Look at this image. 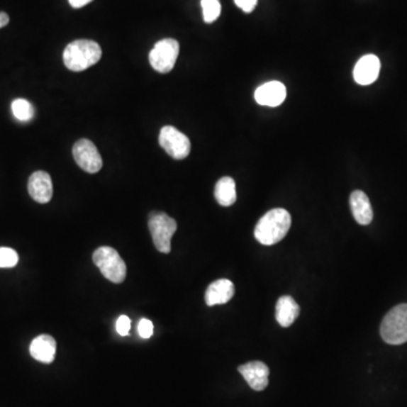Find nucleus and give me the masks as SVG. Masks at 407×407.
I'll return each mask as SVG.
<instances>
[{
  "label": "nucleus",
  "instance_id": "f257e3e1",
  "mask_svg": "<svg viewBox=\"0 0 407 407\" xmlns=\"http://www.w3.org/2000/svg\"><path fill=\"white\" fill-rule=\"evenodd\" d=\"M290 213L284 208H274L266 213L255 229V238L258 242L264 245H277L284 239L287 232L290 231Z\"/></svg>",
  "mask_w": 407,
  "mask_h": 407
},
{
  "label": "nucleus",
  "instance_id": "f03ea898",
  "mask_svg": "<svg viewBox=\"0 0 407 407\" xmlns=\"http://www.w3.org/2000/svg\"><path fill=\"white\" fill-rule=\"evenodd\" d=\"M102 57L100 45L92 40L70 42L64 51L65 66L72 72H83L99 62Z\"/></svg>",
  "mask_w": 407,
  "mask_h": 407
},
{
  "label": "nucleus",
  "instance_id": "7ed1b4c3",
  "mask_svg": "<svg viewBox=\"0 0 407 407\" xmlns=\"http://www.w3.org/2000/svg\"><path fill=\"white\" fill-rule=\"evenodd\" d=\"M380 335L386 343L401 345L407 342V304H399L385 316Z\"/></svg>",
  "mask_w": 407,
  "mask_h": 407
},
{
  "label": "nucleus",
  "instance_id": "20e7f679",
  "mask_svg": "<svg viewBox=\"0 0 407 407\" xmlns=\"http://www.w3.org/2000/svg\"><path fill=\"white\" fill-rule=\"evenodd\" d=\"M93 262L110 282L123 283L127 275V266L121 255L111 247H100L93 254Z\"/></svg>",
  "mask_w": 407,
  "mask_h": 407
},
{
  "label": "nucleus",
  "instance_id": "39448f33",
  "mask_svg": "<svg viewBox=\"0 0 407 407\" xmlns=\"http://www.w3.org/2000/svg\"><path fill=\"white\" fill-rule=\"evenodd\" d=\"M148 229L155 248L162 254H169L171 251V239L178 229L176 220L165 213L154 212L148 218Z\"/></svg>",
  "mask_w": 407,
  "mask_h": 407
},
{
  "label": "nucleus",
  "instance_id": "423d86ee",
  "mask_svg": "<svg viewBox=\"0 0 407 407\" xmlns=\"http://www.w3.org/2000/svg\"><path fill=\"white\" fill-rule=\"evenodd\" d=\"M179 43L174 39H163L150 52V64L159 73L167 74L174 67L179 56Z\"/></svg>",
  "mask_w": 407,
  "mask_h": 407
},
{
  "label": "nucleus",
  "instance_id": "0eeeda50",
  "mask_svg": "<svg viewBox=\"0 0 407 407\" xmlns=\"http://www.w3.org/2000/svg\"><path fill=\"white\" fill-rule=\"evenodd\" d=\"M161 147L174 160H184L191 150L189 138L173 126H165L160 131Z\"/></svg>",
  "mask_w": 407,
  "mask_h": 407
},
{
  "label": "nucleus",
  "instance_id": "6e6552de",
  "mask_svg": "<svg viewBox=\"0 0 407 407\" xmlns=\"http://www.w3.org/2000/svg\"><path fill=\"white\" fill-rule=\"evenodd\" d=\"M76 163L87 173H96L102 169V157L91 140H81L73 147Z\"/></svg>",
  "mask_w": 407,
  "mask_h": 407
},
{
  "label": "nucleus",
  "instance_id": "1a4fd4ad",
  "mask_svg": "<svg viewBox=\"0 0 407 407\" xmlns=\"http://www.w3.org/2000/svg\"><path fill=\"white\" fill-rule=\"evenodd\" d=\"M28 189L33 201L40 203H49L53 194L50 174L45 171L34 172L28 179Z\"/></svg>",
  "mask_w": 407,
  "mask_h": 407
},
{
  "label": "nucleus",
  "instance_id": "9d476101",
  "mask_svg": "<svg viewBox=\"0 0 407 407\" xmlns=\"http://www.w3.org/2000/svg\"><path fill=\"white\" fill-rule=\"evenodd\" d=\"M238 370L254 391H262L267 387L269 369L265 363L252 361L239 367Z\"/></svg>",
  "mask_w": 407,
  "mask_h": 407
},
{
  "label": "nucleus",
  "instance_id": "9b49d317",
  "mask_svg": "<svg viewBox=\"0 0 407 407\" xmlns=\"http://www.w3.org/2000/svg\"><path fill=\"white\" fill-rule=\"evenodd\" d=\"M286 98V87L281 82L272 81L258 87L255 92V100L260 106H281Z\"/></svg>",
  "mask_w": 407,
  "mask_h": 407
},
{
  "label": "nucleus",
  "instance_id": "f8f14e48",
  "mask_svg": "<svg viewBox=\"0 0 407 407\" xmlns=\"http://www.w3.org/2000/svg\"><path fill=\"white\" fill-rule=\"evenodd\" d=\"M380 60L374 55H367L355 65L353 70L355 81L360 85H370L378 79L380 73Z\"/></svg>",
  "mask_w": 407,
  "mask_h": 407
},
{
  "label": "nucleus",
  "instance_id": "ddd939ff",
  "mask_svg": "<svg viewBox=\"0 0 407 407\" xmlns=\"http://www.w3.org/2000/svg\"><path fill=\"white\" fill-rule=\"evenodd\" d=\"M235 284L230 279H222L215 281L207 287L205 293V301L207 306L225 304L235 296Z\"/></svg>",
  "mask_w": 407,
  "mask_h": 407
},
{
  "label": "nucleus",
  "instance_id": "4468645a",
  "mask_svg": "<svg viewBox=\"0 0 407 407\" xmlns=\"http://www.w3.org/2000/svg\"><path fill=\"white\" fill-rule=\"evenodd\" d=\"M57 343L50 335H40L32 340L30 353L32 357L42 363L53 362L56 357Z\"/></svg>",
  "mask_w": 407,
  "mask_h": 407
},
{
  "label": "nucleus",
  "instance_id": "2eb2a0df",
  "mask_svg": "<svg viewBox=\"0 0 407 407\" xmlns=\"http://www.w3.org/2000/svg\"><path fill=\"white\" fill-rule=\"evenodd\" d=\"M350 206H351L352 214L355 216L357 223L361 225H368L372 222V218H374L372 207H371L368 196L363 191L355 190L351 194Z\"/></svg>",
  "mask_w": 407,
  "mask_h": 407
},
{
  "label": "nucleus",
  "instance_id": "dca6fc26",
  "mask_svg": "<svg viewBox=\"0 0 407 407\" xmlns=\"http://www.w3.org/2000/svg\"><path fill=\"white\" fill-rule=\"evenodd\" d=\"M300 307L290 296H281L277 303V320L282 327H290L296 320Z\"/></svg>",
  "mask_w": 407,
  "mask_h": 407
},
{
  "label": "nucleus",
  "instance_id": "f3484780",
  "mask_svg": "<svg viewBox=\"0 0 407 407\" xmlns=\"http://www.w3.org/2000/svg\"><path fill=\"white\" fill-rule=\"evenodd\" d=\"M215 199L221 206L229 207L237 201L235 182L231 177H223L215 186Z\"/></svg>",
  "mask_w": 407,
  "mask_h": 407
},
{
  "label": "nucleus",
  "instance_id": "a211bd4d",
  "mask_svg": "<svg viewBox=\"0 0 407 407\" xmlns=\"http://www.w3.org/2000/svg\"><path fill=\"white\" fill-rule=\"evenodd\" d=\"M11 111L17 121H23V123L31 121L34 116L33 106L26 99H16L13 101Z\"/></svg>",
  "mask_w": 407,
  "mask_h": 407
},
{
  "label": "nucleus",
  "instance_id": "6ab92c4d",
  "mask_svg": "<svg viewBox=\"0 0 407 407\" xmlns=\"http://www.w3.org/2000/svg\"><path fill=\"white\" fill-rule=\"evenodd\" d=\"M201 9L205 23L215 22L220 17V0H201Z\"/></svg>",
  "mask_w": 407,
  "mask_h": 407
},
{
  "label": "nucleus",
  "instance_id": "aec40b11",
  "mask_svg": "<svg viewBox=\"0 0 407 407\" xmlns=\"http://www.w3.org/2000/svg\"><path fill=\"white\" fill-rule=\"evenodd\" d=\"M18 262V255L14 249L0 248V268L15 267Z\"/></svg>",
  "mask_w": 407,
  "mask_h": 407
},
{
  "label": "nucleus",
  "instance_id": "412c9836",
  "mask_svg": "<svg viewBox=\"0 0 407 407\" xmlns=\"http://www.w3.org/2000/svg\"><path fill=\"white\" fill-rule=\"evenodd\" d=\"M154 333L153 323L148 319H142L138 324V334L140 338H150Z\"/></svg>",
  "mask_w": 407,
  "mask_h": 407
},
{
  "label": "nucleus",
  "instance_id": "4be33fe9",
  "mask_svg": "<svg viewBox=\"0 0 407 407\" xmlns=\"http://www.w3.org/2000/svg\"><path fill=\"white\" fill-rule=\"evenodd\" d=\"M130 319L127 316H121L116 323V329L121 336H127L129 334V330H130Z\"/></svg>",
  "mask_w": 407,
  "mask_h": 407
},
{
  "label": "nucleus",
  "instance_id": "5701e85b",
  "mask_svg": "<svg viewBox=\"0 0 407 407\" xmlns=\"http://www.w3.org/2000/svg\"><path fill=\"white\" fill-rule=\"evenodd\" d=\"M235 5L242 9L245 13H251L256 9L258 0H235Z\"/></svg>",
  "mask_w": 407,
  "mask_h": 407
},
{
  "label": "nucleus",
  "instance_id": "b1692460",
  "mask_svg": "<svg viewBox=\"0 0 407 407\" xmlns=\"http://www.w3.org/2000/svg\"><path fill=\"white\" fill-rule=\"evenodd\" d=\"M69 1L70 6L74 7V9H82L84 6H87V4L92 3L93 0H68Z\"/></svg>",
  "mask_w": 407,
  "mask_h": 407
},
{
  "label": "nucleus",
  "instance_id": "393cba45",
  "mask_svg": "<svg viewBox=\"0 0 407 407\" xmlns=\"http://www.w3.org/2000/svg\"><path fill=\"white\" fill-rule=\"evenodd\" d=\"M9 23V15L6 14V13H4V11H1V13H0V28H5V26H7Z\"/></svg>",
  "mask_w": 407,
  "mask_h": 407
}]
</instances>
